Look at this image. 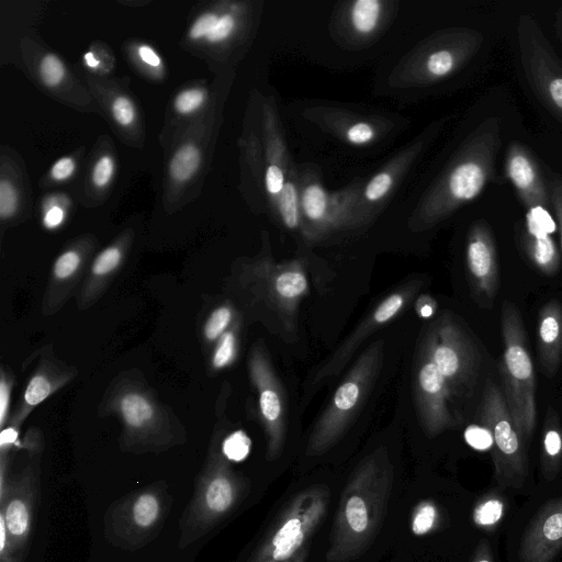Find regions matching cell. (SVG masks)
Returning <instances> with one entry per match:
<instances>
[{
	"label": "cell",
	"mask_w": 562,
	"mask_h": 562,
	"mask_svg": "<svg viewBox=\"0 0 562 562\" xmlns=\"http://www.w3.org/2000/svg\"><path fill=\"white\" fill-rule=\"evenodd\" d=\"M393 469L381 451L364 459L345 485L337 507L326 562H352L372 544L384 521Z\"/></svg>",
	"instance_id": "obj_1"
},
{
	"label": "cell",
	"mask_w": 562,
	"mask_h": 562,
	"mask_svg": "<svg viewBox=\"0 0 562 562\" xmlns=\"http://www.w3.org/2000/svg\"><path fill=\"white\" fill-rule=\"evenodd\" d=\"M248 493V480L232 469L221 448L213 447L179 518L178 548L184 550L204 538L240 506Z\"/></svg>",
	"instance_id": "obj_2"
},
{
	"label": "cell",
	"mask_w": 562,
	"mask_h": 562,
	"mask_svg": "<svg viewBox=\"0 0 562 562\" xmlns=\"http://www.w3.org/2000/svg\"><path fill=\"white\" fill-rule=\"evenodd\" d=\"M329 503L330 490L325 484L300 491L271 522L247 562H306Z\"/></svg>",
	"instance_id": "obj_3"
},
{
	"label": "cell",
	"mask_w": 562,
	"mask_h": 562,
	"mask_svg": "<svg viewBox=\"0 0 562 562\" xmlns=\"http://www.w3.org/2000/svg\"><path fill=\"white\" fill-rule=\"evenodd\" d=\"M491 166L487 134L475 136L420 198L411 216L412 227L428 228L445 220L483 190Z\"/></svg>",
	"instance_id": "obj_4"
},
{
	"label": "cell",
	"mask_w": 562,
	"mask_h": 562,
	"mask_svg": "<svg viewBox=\"0 0 562 562\" xmlns=\"http://www.w3.org/2000/svg\"><path fill=\"white\" fill-rule=\"evenodd\" d=\"M173 497L165 481L154 482L113 501L103 515V536L113 547L136 552L161 532Z\"/></svg>",
	"instance_id": "obj_5"
},
{
	"label": "cell",
	"mask_w": 562,
	"mask_h": 562,
	"mask_svg": "<svg viewBox=\"0 0 562 562\" xmlns=\"http://www.w3.org/2000/svg\"><path fill=\"white\" fill-rule=\"evenodd\" d=\"M502 331L504 352L498 364L502 391L514 424L527 445L537 420L536 380L520 313L509 302L503 304Z\"/></svg>",
	"instance_id": "obj_6"
},
{
	"label": "cell",
	"mask_w": 562,
	"mask_h": 562,
	"mask_svg": "<svg viewBox=\"0 0 562 562\" xmlns=\"http://www.w3.org/2000/svg\"><path fill=\"white\" fill-rule=\"evenodd\" d=\"M363 183V179H355L337 191H329L324 187L316 166H300V211L303 235L310 239H318L333 232L362 226L357 205Z\"/></svg>",
	"instance_id": "obj_7"
},
{
	"label": "cell",
	"mask_w": 562,
	"mask_h": 562,
	"mask_svg": "<svg viewBox=\"0 0 562 562\" xmlns=\"http://www.w3.org/2000/svg\"><path fill=\"white\" fill-rule=\"evenodd\" d=\"M480 420L492 435L494 477L498 487L520 488L528 474L526 443L514 424L502 389L490 379L480 405Z\"/></svg>",
	"instance_id": "obj_8"
},
{
	"label": "cell",
	"mask_w": 562,
	"mask_h": 562,
	"mask_svg": "<svg viewBox=\"0 0 562 562\" xmlns=\"http://www.w3.org/2000/svg\"><path fill=\"white\" fill-rule=\"evenodd\" d=\"M40 496V475L26 467L0 485V540L19 558L27 554Z\"/></svg>",
	"instance_id": "obj_9"
},
{
	"label": "cell",
	"mask_w": 562,
	"mask_h": 562,
	"mask_svg": "<svg viewBox=\"0 0 562 562\" xmlns=\"http://www.w3.org/2000/svg\"><path fill=\"white\" fill-rule=\"evenodd\" d=\"M375 352L367 355L349 378L337 389L329 408L316 425L306 448L308 456H318L328 450L339 438L350 413L359 403L369 381Z\"/></svg>",
	"instance_id": "obj_10"
},
{
	"label": "cell",
	"mask_w": 562,
	"mask_h": 562,
	"mask_svg": "<svg viewBox=\"0 0 562 562\" xmlns=\"http://www.w3.org/2000/svg\"><path fill=\"white\" fill-rule=\"evenodd\" d=\"M427 140L422 136L415 139L364 181L357 205L361 225L371 222L386 204L422 154Z\"/></svg>",
	"instance_id": "obj_11"
},
{
	"label": "cell",
	"mask_w": 562,
	"mask_h": 562,
	"mask_svg": "<svg viewBox=\"0 0 562 562\" xmlns=\"http://www.w3.org/2000/svg\"><path fill=\"white\" fill-rule=\"evenodd\" d=\"M460 60V53L452 45L429 40L411 52L394 69V85L419 87L432 83L450 75Z\"/></svg>",
	"instance_id": "obj_12"
},
{
	"label": "cell",
	"mask_w": 562,
	"mask_h": 562,
	"mask_svg": "<svg viewBox=\"0 0 562 562\" xmlns=\"http://www.w3.org/2000/svg\"><path fill=\"white\" fill-rule=\"evenodd\" d=\"M263 147L260 176L268 203L272 207L281 193L289 172L295 166L288 149L280 116L274 101L265 104Z\"/></svg>",
	"instance_id": "obj_13"
},
{
	"label": "cell",
	"mask_w": 562,
	"mask_h": 562,
	"mask_svg": "<svg viewBox=\"0 0 562 562\" xmlns=\"http://www.w3.org/2000/svg\"><path fill=\"white\" fill-rule=\"evenodd\" d=\"M562 548V495L548 502L525 530L519 562H552Z\"/></svg>",
	"instance_id": "obj_14"
},
{
	"label": "cell",
	"mask_w": 562,
	"mask_h": 562,
	"mask_svg": "<svg viewBox=\"0 0 562 562\" xmlns=\"http://www.w3.org/2000/svg\"><path fill=\"white\" fill-rule=\"evenodd\" d=\"M430 361L446 379L448 385L467 381L474 371L473 349L461 330L451 322H445L430 346Z\"/></svg>",
	"instance_id": "obj_15"
},
{
	"label": "cell",
	"mask_w": 562,
	"mask_h": 562,
	"mask_svg": "<svg viewBox=\"0 0 562 562\" xmlns=\"http://www.w3.org/2000/svg\"><path fill=\"white\" fill-rule=\"evenodd\" d=\"M310 119L337 138L356 147L373 144L384 135L390 123L382 117L366 116L335 108H315Z\"/></svg>",
	"instance_id": "obj_16"
},
{
	"label": "cell",
	"mask_w": 562,
	"mask_h": 562,
	"mask_svg": "<svg viewBox=\"0 0 562 562\" xmlns=\"http://www.w3.org/2000/svg\"><path fill=\"white\" fill-rule=\"evenodd\" d=\"M555 231L557 223L546 207H528L525 249L533 265L547 276L554 274L560 268V255L551 236Z\"/></svg>",
	"instance_id": "obj_17"
},
{
	"label": "cell",
	"mask_w": 562,
	"mask_h": 562,
	"mask_svg": "<svg viewBox=\"0 0 562 562\" xmlns=\"http://www.w3.org/2000/svg\"><path fill=\"white\" fill-rule=\"evenodd\" d=\"M261 355L251 360V375L259 390L260 413L268 432V458L279 456L283 442L282 400L277 383Z\"/></svg>",
	"instance_id": "obj_18"
},
{
	"label": "cell",
	"mask_w": 562,
	"mask_h": 562,
	"mask_svg": "<svg viewBox=\"0 0 562 562\" xmlns=\"http://www.w3.org/2000/svg\"><path fill=\"white\" fill-rule=\"evenodd\" d=\"M467 265L479 295L492 301L497 290L498 272L494 243L483 225H475L470 232Z\"/></svg>",
	"instance_id": "obj_19"
},
{
	"label": "cell",
	"mask_w": 562,
	"mask_h": 562,
	"mask_svg": "<svg viewBox=\"0 0 562 562\" xmlns=\"http://www.w3.org/2000/svg\"><path fill=\"white\" fill-rule=\"evenodd\" d=\"M418 390L424 424L431 434H437L450 423L447 407L449 385L436 366L428 360L418 373Z\"/></svg>",
	"instance_id": "obj_20"
},
{
	"label": "cell",
	"mask_w": 562,
	"mask_h": 562,
	"mask_svg": "<svg viewBox=\"0 0 562 562\" xmlns=\"http://www.w3.org/2000/svg\"><path fill=\"white\" fill-rule=\"evenodd\" d=\"M389 5L382 0L350 1L340 11V26L356 44L371 41L384 26Z\"/></svg>",
	"instance_id": "obj_21"
},
{
	"label": "cell",
	"mask_w": 562,
	"mask_h": 562,
	"mask_svg": "<svg viewBox=\"0 0 562 562\" xmlns=\"http://www.w3.org/2000/svg\"><path fill=\"white\" fill-rule=\"evenodd\" d=\"M539 353L543 372L554 375L562 356V306L557 301L547 303L539 314Z\"/></svg>",
	"instance_id": "obj_22"
},
{
	"label": "cell",
	"mask_w": 562,
	"mask_h": 562,
	"mask_svg": "<svg viewBox=\"0 0 562 562\" xmlns=\"http://www.w3.org/2000/svg\"><path fill=\"white\" fill-rule=\"evenodd\" d=\"M506 169L508 178L528 204V207L542 205L546 202L544 191L537 170L526 153L519 147L510 150Z\"/></svg>",
	"instance_id": "obj_23"
},
{
	"label": "cell",
	"mask_w": 562,
	"mask_h": 562,
	"mask_svg": "<svg viewBox=\"0 0 562 562\" xmlns=\"http://www.w3.org/2000/svg\"><path fill=\"white\" fill-rule=\"evenodd\" d=\"M274 217L288 229L301 228L299 167L295 165L271 207Z\"/></svg>",
	"instance_id": "obj_24"
},
{
	"label": "cell",
	"mask_w": 562,
	"mask_h": 562,
	"mask_svg": "<svg viewBox=\"0 0 562 562\" xmlns=\"http://www.w3.org/2000/svg\"><path fill=\"white\" fill-rule=\"evenodd\" d=\"M562 459V435L555 419L548 417L542 441V474L546 481H552L559 470Z\"/></svg>",
	"instance_id": "obj_25"
},
{
	"label": "cell",
	"mask_w": 562,
	"mask_h": 562,
	"mask_svg": "<svg viewBox=\"0 0 562 562\" xmlns=\"http://www.w3.org/2000/svg\"><path fill=\"white\" fill-rule=\"evenodd\" d=\"M307 288L305 276L299 270H284L273 282L277 295L283 300H294L302 295Z\"/></svg>",
	"instance_id": "obj_26"
},
{
	"label": "cell",
	"mask_w": 562,
	"mask_h": 562,
	"mask_svg": "<svg viewBox=\"0 0 562 562\" xmlns=\"http://www.w3.org/2000/svg\"><path fill=\"white\" fill-rule=\"evenodd\" d=\"M55 389L56 386L54 385V381L45 373L40 372L34 374L31 378L23 395L25 407L23 416L26 414V408L30 411L44 402L55 391Z\"/></svg>",
	"instance_id": "obj_27"
},
{
	"label": "cell",
	"mask_w": 562,
	"mask_h": 562,
	"mask_svg": "<svg viewBox=\"0 0 562 562\" xmlns=\"http://www.w3.org/2000/svg\"><path fill=\"white\" fill-rule=\"evenodd\" d=\"M199 162V150L192 145H186L176 153L171 160V176L178 181H184L195 172Z\"/></svg>",
	"instance_id": "obj_28"
},
{
	"label": "cell",
	"mask_w": 562,
	"mask_h": 562,
	"mask_svg": "<svg viewBox=\"0 0 562 562\" xmlns=\"http://www.w3.org/2000/svg\"><path fill=\"white\" fill-rule=\"evenodd\" d=\"M503 513V501L496 495H488L474 508L473 520L480 527L490 528L499 521Z\"/></svg>",
	"instance_id": "obj_29"
},
{
	"label": "cell",
	"mask_w": 562,
	"mask_h": 562,
	"mask_svg": "<svg viewBox=\"0 0 562 562\" xmlns=\"http://www.w3.org/2000/svg\"><path fill=\"white\" fill-rule=\"evenodd\" d=\"M251 441L247 434L236 430L223 440L221 449L229 461H241L248 456Z\"/></svg>",
	"instance_id": "obj_30"
},
{
	"label": "cell",
	"mask_w": 562,
	"mask_h": 562,
	"mask_svg": "<svg viewBox=\"0 0 562 562\" xmlns=\"http://www.w3.org/2000/svg\"><path fill=\"white\" fill-rule=\"evenodd\" d=\"M122 252L116 247L104 249L93 261L91 274L93 278H104L111 274L121 263Z\"/></svg>",
	"instance_id": "obj_31"
},
{
	"label": "cell",
	"mask_w": 562,
	"mask_h": 562,
	"mask_svg": "<svg viewBox=\"0 0 562 562\" xmlns=\"http://www.w3.org/2000/svg\"><path fill=\"white\" fill-rule=\"evenodd\" d=\"M232 319V311L227 306H220L212 312L204 325V336L207 340H215L224 334Z\"/></svg>",
	"instance_id": "obj_32"
},
{
	"label": "cell",
	"mask_w": 562,
	"mask_h": 562,
	"mask_svg": "<svg viewBox=\"0 0 562 562\" xmlns=\"http://www.w3.org/2000/svg\"><path fill=\"white\" fill-rule=\"evenodd\" d=\"M236 353V338L233 331H225L214 350L213 357H212V366L215 369H222L226 366H228L233 359L235 358Z\"/></svg>",
	"instance_id": "obj_33"
},
{
	"label": "cell",
	"mask_w": 562,
	"mask_h": 562,
	"mask_svg": "<svg viewBox=\"0 0 562 562\" xmlns=\"http://www.w3.org/2000/svg\"><path fill=\"white\" fill-rule=\"evenodd\" d=\"M436 520V507L429 502H424L418 505L414 513L412 529L418 536L427 533L435 526Z\"/></svg>",
	"instance_id": "obj_34"
},
{
	"label": "cell",
	"mask_w": 562,
	"mask_h": 562,
	"mask_svg": "<svg viewBox=\"0 0 562 562\" xmlns=\"http://www.w3.org/2000/svg\"><path fill=\"white\" fill-rule=\"evenodd\" d=\"M81 258L78 252L68 250L61 254L54 263L53 274L58 281L71 278L79 269Z\"/></svg>",
	"instance_id": "obj_35"
},
{
	"label": "cell",
	"mask_w": 562,
	"mask_h": 562,
	"mask_svg": "<svg viewBox=\"0 0 562 562\" xmlns=\"http://www.w3.org/2000/svg\"><path fill=\"white\" fill-rule=\"evenodd\" d=\"M464 438L476 450H487L493 446L492 435L485 426L470 425L464 431Z\"/></svg>",
	"instance_id": "obj_36"
},
{
	"label": "cell",
	"mask_w": 562,
	"mask_h": 562,
	"mask_svg": "<svg viewBox=\"0 0 562 562\" xmlns=\"http://www.w3.org/2000/svg\"><path fill=\"white\" fill-rule=\"evenodd\" d=\"M41 75L47 86L57 85L64 76L61 61L54 55L45 56L41 64Z\"/></svg>",
	"instance_id": "obj_37"
},
{
	"label": "cell",
	"mask_w": 562,
	"mask_h": 562,
	"mask_svg": "<svg viewBox=\"0 0 562 562\" xmlns=\"http://www.w3.org/2000/svg\"><path fill=\"white\" fill-rule=\"evenodd\" d=\"M404 303L401 294H393L385 299L375 310L373 319L375 323L382 324L391 319L402 307Z\"/></svg>",
	"instance_id": "obj_38"
},
{
	"label": "cell",
	"mask_w": 562,
	"mask_h": 562,
	"mask_svg": "<svg viewBox=\"0 0 562 562\" xmlns=\"http://www.w3.org/2000/svg\"><path fill=\"white\" fill-rule=\"evenodd\" d=\"M204 100L202 91L193 89L181 92L176 99V109L181 113H189L198 109Z\"/></svg>",
	"instance_id": "obj_39"
},
{
	"label": "cell",
	"mask_w": 562,
	"mask_h": 562,
	"mask_svg": "<svg viewBox=\"0 0 562 562\" xmlns=\"http://www.w3.org/2000/svg\"><path fill=\"white\" fill-rule=\"evenodd\" d=\"M16 207V193L13 187L5 180L0 182V215L11 216Z\"/></svg>",
	"instance_id": "obj_40"
},
{
	"label": "cell",
	"mask_w": 562,
	"mask_h": 562,
	"mask_svg": "<svg viewBox=\"0 0 562 562\" xmlns=\"http://www.w3.org/2000/svg\"><path fill=\"white\" fill-rule=\"evenodd\" d=\"M235 19L231 14H224L217 19V22L207 34L206 38L211 42L223 41L233 33L235 29Z\"/></svg>",
	"instance_id": "obj_41"
},
{
	"label": "cell",
	"mask_w": 562,
	"mask_h": 562,
	"mask_svg": "<svg viewBox=\"0 0 562 562\" xmlns=\"http://www.w3.org/2000/svg\"><path fill=\"white\" fill-rule=\"evenodd\" d=\"M113 115L122 125H128L134 120L133 103L125 97H119L113 103Z\"/></svg>",
	"instance_id": "obj_42"
},
{
	"label": "cell",
	"mask_w": 562,
	"mask_h": 562,
	"mask_svg": "<svg viewBox=\"0 0 562 562\" xmlns=\"http://www.w3.org/2000/svg\"><path fill=\"white\" fill-rule=\"evenodd\" d=\"M112 172H113L112 159L108 156L100 158V160L97 162V165L93 169V173H92L93 182L99 187L105 186L109 182V180L112 176Z\"/></svg>",
	"instance_id": "obj_43"
},
{
	"label": "cell",
	"mask_w": 562,
	"mask_h": 562,
	"mask_svg": "<svg viewBox=\"0 0 562 562\" xmlns=\"http://www.w3.org/2000/svg\"><path fill=\"white\" fill-rule=\"evenodd\" d=\"M217 16L211 13L204 14L200 16L190 31V36L193 38H199L202 36H207L211 32L215 23L217 22Z\"/></svg>",
	"instance_id": "obj_44"
},
{
	"label": "cell",
	"mask_w": 562,
	"mask_h": 562,
	"mask_svg": "<svg viewBox=\"0 0 562 562\" xmlns=\"http://www.w3.org/2000/svg\"><path fill=\"white\" fill-rule=\"evenodd\" d=\"M11 384L2 373L0 381V426H4V422L9 412Z\"/></svg>",
	"instance_id": "obj_45"
},
{
	"label": "cell",
	"mask_w": 562,
	"mask_h": 562,
	"mask_svg": "<svg viewBox=\"0 0 562 562\" xmlns=\"http://www.w3.org/2000/svg\"><path fill=\"white\" fill-rule=\"evenodd\" d=\"M11 447H21L19 442V431L14 426L3 428L0 434L1 454L9 452Z\"/></svg>",
	"instance_id": "obj_46"
},
{
	"label": "cell",
	"mask_w": 562,
	"mask_h": 562,
	"mask_svg": "<svg viewBox=\"0 0 562 562\" xmlns=\"http://www.w3.org/2000/svg\"><path fill=\"white\" fill-rule=\"evenodd\" d=\"M552 201L554 206L555 216L561 232V244H562V181L554 180L551 183Z\"/></svg>",
	"instance_id": "obj_47"
},
{
	"label": "cell",
	"mask_w": 562,
	"mask_h": 562,
	"mask_svg": "<svg viewBox=\"0 0 562 562\" xmlns=\"http://www.w3.org/2000/svg\"><path fill=\"white\" fill-rule=\"evenodd\" d=\"M75 168L74 161L70 158H61L55 162L52 168V176L56 180H65L72 173Z\"/></svg>",
	"instance_id": "obj_48"
},
{
	"label": "cell",
	"mask_w": 562,
	"mask_h": 562,
	"mask_svg": "<svg viewBox=\"0 0 562 562\" xmlns=\"http://www.w3.org/2000/svg\"><path fill=\"white\" fill-rule=\"evenodd\" d=\"M472 562H493V555L487 540L482 539L479 542Z\"/></svg>",
	"instance_id": "obj_49"
},
{
	"label": "cell",
	"mask_w": 562,
	"mask_h": 562,
	"mask_svg": "<svg viewBox=\"0 0 562 562\" xmlns=\"http://www.w3.org/2000/svg\"><path fill=\"white\" fill-rule=\"evenodd\" d=\"M548 91L553 103L562 110V78H554L548 86Z\"/></svg>",
	"instance_id": "obj_50"
},
{
	"label": "cell",
	"mask_w": 562,
	"mask_h": 562,
	"mask_svg": "<svg viewBox=\"0 0 562 562\" xmlns=\"http://www.w3.org/2000/svg\"><path fill=\"white\" fill-rule=\"evenodd\" d=\"M63 218H64L63 210L58 206H53L45 214L44 225L47 228H54L63 222Z\"/></svg>",
	"instance_id": "obj_51"
},
{
	"label": "cell",
	"mask_w": 562,
	"mask_h": 562,
	"mask_svg": "<svg viewBox=\"0 0 562 562\" xmlns=\"http://www.w3.org/2000/svg\"><path fill=\"white\" fill-rule=\"evenodd\" d=\"M138 54L143 61L150 66H158L160 64L158 55L147 45H142L138 48Z\"/></svg>",
	"instance_id": "obj_52"
},
{
	"label": "cell",
	"mask_w": 562,
	"mask_h": 562,
	"mask_svg": "<svg viewBox=\"0 0 562 562\" xmlns=\"http://www.w3.org/2000/svg\"><path fill=\"white\" fill-rule=\"evenodd\" d=\"M0 562H24V559L15 555L8 547V544L0 540Z\"/></svg>",
	"instance_id": "obj_53"
},
{
	"label": "cell",
	"mask_w": 562,
	"mask_h": 562,
	"mask_svg": "<svg viewBox=\"0 0 562 562\" xmlns=\"http://www.w3.org/2000/svg\"><path fill=\"white\" fill-rule=\"evenodd\" d=\"M85 59L88 66L95 67L98 65V60L93 57L92 53H87L85 55Z\"/></svg>",
	"instance_id": "obj_54"
},
{
	"label": "cell",
	"mask_w": 562,
	"mask_h": 562,
	"mask_svg": "<svg viewBox=\"0 0 562 562\" xmlns=\"http://www.w3.org/2000/svg\"><path fill=\"white\" fill-rule=\"evenodd\" d=\"M432 311H434L432 306L426 304L420 308V315L424 317H428L432 314Z\"/></svg>",
	"instance_id": "obj_55"
}]
</instances>
